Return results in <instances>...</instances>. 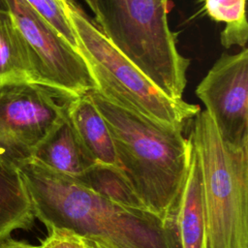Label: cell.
<instances>
[{"instance_id": "obj_1", "label": "cell", "mask_w": 248, "mask_h": 248, "mask_svg": "<svg viewBox=\"0 0 248 248\" xmlns=\"http://www.w3.org/2000/svg\"><path fill=\"white\" fill-rule=\"evenodd\" d=\"M35 218L110 248H179L173 221L120 205L31 157L16 163Z\"/></svg>"}, {"instance_id": "obj_2", "label": "cell", "mask_w": 248, "mask_h": 248, "mask_svg": "<svg viewBox=\"0 0 248 248\" xmlns=\"http://www.w3.org/2000/svg\"><path fill=\"white\" fill-rule=\"evenodd\" d=\"M89 96L110 133L118 167L145 207L172 221L190 162L183 128L121 108L96 90Z\"/></svg>"}, {"instance_id": "obj_3", "label": "cell", "mask_w": 248, "mask_h": 248, "mask_svg": "<svg viewBox=\"0 0 248 248\" xmlns=\"http://www.w3.org/2000/svg\"><path fill=\"white\" fill-rule=\"evenodd\" d=\"M188 122L202 174L206 246L248 248V145L224 140L205 109Z\"/></svg>"}, {"instance_id": "obj_4", "label": "cell", "mask_w": 248, "mask_h": 248, "mask_svg": "<svg viewBox=\"0 0 248 248\" xmlns=\"http://www.w3.org/2000/svg\"><path fill=\"white\" fill-rule=\"evenodd\" d=\"M95 24L168 97L182 99L190 64L176 46L163 0H97Z\"/></svg>"}, {"instance_id": "obj_5", "label": "cell", "mask_w": 248, "mask_h": 248, "mask_svg": "<svg viewBox=\"0 0 248 248\" xmlns=\"http://www.w3.org/2000/svg\"><path fill=\"white\" fill-rule=\"evenodd\" d=\"M67 16L97 92L128 110L171 126L184 127L200 110L198 105L171 99L154 85L104 36L100 28L74 1Z\"/></svg>"}, {"instance_id": "obj_6", "label": "cell", "mask_w": 248, "mask_h": 248, "mask_svg": "<svg viewBox=\"0 0 248 248\" xmlns=\"http://www.w3.org/2000/svg\"><path fill=\"white\" fill-rule=\"evenodd\" d=\"M74 98L36 82L0 84V160L16 164L30 158Z\"/></svg>"}, {"instance_id": "obj_7", "label": "cell", "mask_w": 248, "mask_h": 248, "mask_svg": "<svg viewBox=\"0 0 248 248\" xmlns=\"http://www.w3.org/2000/svg\"><path fill=\"white\" fill-rule=\"evenodd\" d=\"M31 52L41 84L78 97L97 90L89 68L76 50L24 0H7Z\"/></svg>"}, {"instance_id": "obj_8", "label": "cell", "mask_w": 248, "mask_h": 248, "mask_svg": "<svg viewBox=\"0 0 248 248\" xmlns=\"http://www.w3.org/2000/svg\"><path fill=\"white\" fill-rule=\"evenodd\" d=\"M222 139L248 145V49L223 53L196 88Z\"/></svg>"}, {"instance_id": "obj_9", "label": "cell", "mask_w": 248, "mask_h": 248, "mask_svg": "<svg viewBox=\"0 0 248 248\" xmlns=\"http://www.w3.org/2000/svg\"><path fill=\"white\" fill-rule=\"evenodd\" d=\"M172 221L179 248H207L202 174L192 144L186 179Z\"/></svg>"}, {"instance_id": "obj_10", "label": "cell", "mask_w": 248, "mask_h": 248, "mask_svg": "<svg viewBox=\"0 0 248 248\" xmlns=\"http://www.w3.org/2000/svg\"><path fill=\"white\" fill-rule=\"evenodd\" d=\"M31 158L50 170L75 178L97 164L78 139L67 113L36 147Z\"/></svg>"}, {"instance_id": "obj_11", "label": "cell", "mask_w": 248, "mask_h": 248, "mask_svg": "<svg viewBox=\"0 0 248 248\" xmlns=\"http://www.w3.org/2000/svg\"><path fill=\"white\" fill-rule=\"evenodd\" d=\"M67 117L96 163L118 167L110 133L89 93L75 97L70 102Z\"/></svg>"}, {"instance_id": "obj_12", "label": "cell", "mask_w": 248, "mask_h": 248, "mask_svg": "<svg viewBox=\"0 0 248 248\" xmlns=\"http://www.w3.org/2000/svg\"><path fill=\"white\" fill-rule=\"evenodd\" d=\"M35 216L16 164L0 160V241L16 230H28Z\"/></svg>"}, {"instance_id": "obj_13", "label": "cell", "mask_w": 248, "mask_h": 248, "mask_svg": "<svg viewBox=\"0 0 248 248\" xmlns=\"http://www.w3.org/2000/svg\"><path fill=\"white\" fill-rule=\"evenodd\" d=\"M39 82L28 46L10 11L0 9V84Z\"/></svg>"}, {"instance_id": "obj_14", "label": "cell", "mask_w": 248, "mask_h": 248, "mask_svg": "<svg viewBox=\"0 0 248 248\" xmlns=\"http://www.w3.org/2000/svg\"><path fill=\"white\" fill-rule=\"evenodd\" d=\"M76 179L93 192L120 205L148 210L119 167L97 163Z\"/></svg>"}, {"instance_id": "obj_15", "label": "cell", "mask_w": 248, "mask_h": 248, "mask_svg": "<svg viewBox=\"0 0 248 248\" xmlns=\"http://www.w3.org/2000/svg\"><path fill=\"white\" fill-rule=\"evenodd\" d=\"M46 20L76 50L78 42L67 16V7L76 0H24Z\"/></svg>"}, {"instance_id": "obj_16", "label": "cell", "mask_w": 248, "mask_h": 248, "mask_svg": "<svg viewBox=\"0 0 248 248\" xmlns=\"http://www.w3.org/2000/svg\"><path fill=\"white\" fill-rule=\"evenodd\" d=\"M205 14L216 22H224L226 26L247 20L246 0H200Z\"/></svg>"}, {"instance_id": "obj_17", "label": "cell", "mask_w": 248, "mask_h": 248, "mask_svg": "<svg viewBox=\"0 0 248 248\" xmlns=\"http://www.w3.org/2000/svg\"><path fill=\"white\" fill-rule=\"evenodd\" d=\"M39 248H81L79 236L65 230L48 231L47 236L42 240Z\"/></svg>"}, {"instance_id": "obj_18", "label": "cell", "mask_w": 248, "mask_h": 248, "mask_svg": "<svg viewBox=\"0 0 248 248\" xmlns=\"http://www.w3.org/2000/svg\"><path fill=\"white\" fill-rule=\"evenodd\" d=\"M248 39V22L247 20L235 23L231 26H225L221 32L220 40L223 46L229 48L232 46L246 47Z\"/></svg>"}, {"instance_id": "obj_19", "label": "cell", "mask_w": 248, "mask_h": 248, "mask_svg": "<svg viewBox=\"0 0 248 248\" xmlns=\"http://www.w3.org/2000/svg\"><path fill=\"white\" fill-rule=\"evenodd\" d=\"M0 248H39V247L24 241H18V240L8 238L3 241H0Z\"/></svg>"}, {"instance_id": "obj_20", "label": "cell", "mask_w": 248, "mask_h": 248, "mask_svg": "<svg viewBox=\"0 0 248 248\" xmlns=\"http://www.w3.org/2000/svg\"><path fill=\"white\" fill-rule=\"evenodd\" d=\"M78 236H79L81 248H110L108 245H106L105 243H103L97 239L80 236V235H78Z\"/></svg>"}, {"instance_id": "obj_21", "label": "cell", "mask_w": 248, "mask_h": 248, "mask_svg": "<svg viewBox=\"0 0 248 248\" xmlns=\"http://www.w3.org/2000/svg\"><path fill=\"white\" fill-rule=\"evenodd\" d=\"M87 7L90 9V11L93 13L94 18L93 20L96 21L99 17V12H98V7H97V0H82Z\"/></svg>"}, {"instance_id": "obj_22", "label": "cell", "mask_w": 248, "mask_h": 248, "mask_svg": "<svg viewBox=\"0 0 248 248\" xmlns=\"http://www.w3.org/2000/svg\"><path fill=\"white\" fill-rule=\"evenodd\" d=\"M0 9H8L7 0H0Z\"/></svg>"}, {"instance_id": "obj_23", "label": "cell", "mask_w": 248, "mask_h": 248, "mask_svg": "<svg viewBox=\"0 0 248 248\" xmlns=\"http://www.w3.org/2000/svg\"><path fill=\"white\" fill-rule=\"evenodd\" d=\"M165 3H168L169 4V0H163Z\"/></svg>"}]
</instances>
